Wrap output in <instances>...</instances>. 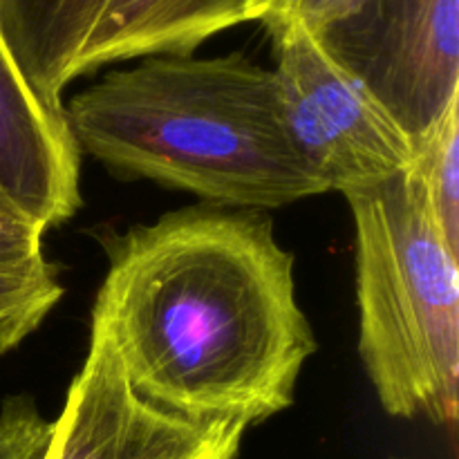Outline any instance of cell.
<instances>
[{"instance_id":"6da1fadb","label":"cell","mask_w":459,"mask_h":459,"mask_svg":"<svg viewBox=\"0 0 459 459\" xmlns=\"http://www.w3.org/2000/svg\"><path fill=\"white\" fill-rule=\"evenodd\" d=\"M103 247L90 334L139 397L247 429L294 403L318 343L296 299L294 254L263 211L186 206Z\"/></svg>"},{"instance_id":"7a4b0ae2","label":"cell","mask_w":459,"mask_h":459,"mask_svg":"<svg viewBox=\"0 0 459 459\" xmlns=\"http://www.w3.org/2000/svg\"><path fill=\"white\" fill-rule=\"evenodd\" d=\"M63 110L79 151L124 178L245 211L325 193L291 146L273 70L242 52L139 58Z\"/></svg>"},{"instance_id":"3957f363","label":"cell","mask_w":459,"mask_h":459,"mask_svg":"<svg viewBox=\"0 0 459 459\" xmlns=\"http://www.w3.org/2000/svg\"><path fill=\"white\" fill-rule=\"evenodd\" d=\"M354 222L359 357L381 408L453 426L459 415V251L411 173L343 195Z\"/></svg>"},{"instance_id":"277c9868","label":"cell","mask_w":459,"mask_h":459,"mask_svg":"<svg viewBox=\"0 0 459 459\" xmlns=\"http://www.w3.org/2000/svg\"><path fill=\"white\" fill-rule=\"evenodd\" d=\"M291 146L325 193L377 186L406 170L412 142L379 101L291 18L263 21Z\"/></svg>"},{"instance_id":"5b68a950","label":"cell","mask_w":459,"mask_h":459,"mask_svg":"<svg viewBox=\"0 0 459 459\" xmlns=\"http://www.w3.org/2000/svg\"><path fill=\"white\" fill-rule=\"evenodd\" d=\"M316 40L411 142L459 101V0H352Z\"/></svg>"},{"instance_id":"8992f818","label":"cell","mask_w":459,"mask_h":459,"mask_svg":"<svg viewBox=\"0 0 459 459\" xmlns=\"http://www.w3.org/2000/svg\"><path fill=\"white\" fill-rule=\"evenodd\" d=\"M245 433L238 421L188 420L142 399L106 341L90 334L40 459H238Z\"/></svg>"},{"instance_id":"52a82bcc","label":"cell","mask_w":459,"mask_h":459,"mask_svg":"<svg viewBox=\"0 0 459 459\" xmlns=\"http://www.w3.org/2000/svg\"><path fill=\"white\" fill-rule=\"evenodd\" d=\"M0 195L58 227L79 213L81 151L65 110L48 106L0 36Z\"/></svg>"},{"instance_id":"ba28073f","label":"cell","mask_w":459,"mask_h":459,"mask_svg":"<svg viewBox=\"0 0 459 459\" xmlns=\"http://www.w3.org/2000/svg\"><path fill=\"white\" fill-rule=\"evenodd\" d=\"M282 0H110L85 40L74 79L133 58L193 54L215 34L263 22Z\"/></svg>"},{"instance_id":"9c48e42d","label":"cell","mask_w":459,"mask_h":459,"mask_svg":"<svg viewBox=\"0 0 459 459\" xmlns=\"http://www.w3.org/2000/svg\"><path fill=\"white\" fill-rule=\"evenodd\" d=\"M110 0H0V36L34 92L63 110L85 40Z\"/></svg>"},{"instance_id":"30bf717a","label":"cell","mask_w":459,"mask_h":459,"mask_svg":"<svg viewBox=\"0 0 459 459\" xmlns=\"http://www.w3.org/2000/svg\"><path fill=\"white\" fill-rule=\"evenodd\" d=\"M408 173L442 236L459 251V101L412 142Z\"/></svg>"},{"instance_id":"8fae6325","label":"cell","mask_w":459,"mask_h":459,"mask_svg":"<svg viewBox=\"0 0 459 459\" xmlns=\"http://www.w3.org/2000/svg\"><path fill=\"white\" fill-rule=\"evenodd\" d=\"M61 299L63 285L48 260L0 272V357L34 334Z\"/></svg>"},{"instance_id":"7c38bea8","label":"cell","mask_w":459,"mask_h":459,"mask_svg":"<svg viewBox=\"0 0 459 459\" xmlns=\"http://www.w3.org/2000/svg\"><path fill=\"white\" fill-rule=\"evenodd\" d=\"M52 435L30 397H9L0 406V459H40Z\"/></svg>"},{"instance_id":"4fadbf2b","label":"cell","mask_w":459,"mask_h":459,"mask_svg":"<svg viewBox=\"0 0 459 459\" xmlns=\"http://www.w3.org/2000/svg\"><path fill=\"white\" fill-rule=\"evenodd\" d=\"M48 229L0 195V272L34 267L43 263V238Z\"/></svg>"},{"instance_id":"5bb4252c","label":"cell","mask_w":459,"mask_h":459,"mask_svg":"<svg viewBox=\"0 0 459 459\" xmlns=\"http://www.w3.org/2000/svg\"><path fill=\"white\" fill-rule=\"evenodd\" d=\"M350 4L352 0H282L281 7L269 18H291L316 36L323 27L343 16Z\"/></svg>"},{"instance_id":"9a60e30c","label":"cell","mask_w":459,"mask_h":459,"mask_svg":"<svg viewBox=\"0 0 459 459\" xmlns=\"http://www.w3.org/2000/svg\"><path fill=\"white\" fill-rule=\"evenodd\" d=\"M390 459H412V457H402V455H397V457H390Z\"/></svg>"}]
</instances>
